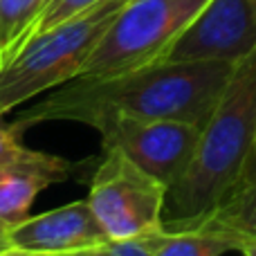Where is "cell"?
Segmentation results:
<instances>
[{"label": "cell", "mask_w": 256, "mask_h": 256, "mask_svg": "<svg viewBox=\"0 0 256 256\" xmlns=\"http://www.w3.org/2000/svg\"><path fill=\"white\" fill-rule=\"evenodd\" d=\"M234 68L225 61H155L106 79H72L16 120L27 128L54 120L94 126L126 115L204 126Z\"/></svg>", "instance_id": "1"}, {"label": "cell", "mask_w": 256, "mask_h": 256, "mask_svg": "<svg viewBox=\"0 0 256 256\" xmlns=\"http://www.w3.org/2000/svg\"><path fill=\"white\" fill-rule=\"evenodd\" d=\"M256 140V52L240 61L204 122L182 176L166 189L164 230L198 225L234 194Z\"/></svg>", "instance_id": "2"}, {"label": "cell", "mask_w": 256, "mask_h": 256, "mask_svg": "<svg viewBox=\"0 0 256 256\" xmlns=\"http://www.w3.org/2000/svg\"><path fill=\"white\" fill-rule=\"evenodd\" d=\"M128 0H104L92 9L36 34L0 66V115L76 79L88 56Z\"/></svg>", "instance_id": "3"}, {"label": "cell", "mask_w": 256, "mask_h": 256, "mask_svg": "<svg viewBox=\"0 0 256 256\" xmlns=\"http://www.w3.org/2000/svg\"><path fill=\"white\" fill-rule=\"evenodd\" d=\"M207 2L209 0H128L76 79H106L160 61Z\"/></svg>", "instance_id": "4"}, {"label": "cell", "mask_w": 256, "mask_h": 256, "mask_svg": "<svg viewBox=\"0 0 256 256\" xmlns=\"http://www.w3.org/2000/svg\"><path fill=\"white\" fill-rule=\"evenodd\" d=\"M86 200L108 240L140 238L164 227L166 184L112 146H104Z\"/></svg>", "instance_id": "5"}, {"label": "cell", "mask_w": 256, "mask_h": 256, "mask_svg": "<svg viewBox=\"0 0 256 256\" xmlns=\"http://www.w3.org/2000/svg\"><path fill=\"white\" fill-rule=\"evenodd\" d=\"M104 146L120 148L128 160L158 178L166 189L182 176L196 150L202 126L171 120H137L112 115L92 126Z\"/></svg>", "instance_id": "6"}, {"label": "cell", "mask_w": 256, "mask_h": 256, "mask_svg": "<svg viewBox=\"0 0 256 256\" xmlns=\"http://www.w3.org/2000/svg\"><path fill=\"white\" fill-rule=\"evenodd\" d=\"M256 52V0H209L160 61H225Z\"/></svg>", "instance_id": "7"}, {"label": "cell", "mask_w": 256, "mask_h": 256, "mask_svg": "<svg viewBox=\"0 0 256 256\" xmlns=\"http://www.w3.org/2000/svg\"><path fill=\"white\" fill-rule=\"evenodd\" d=\"M4 243L7 248L27 252L72 256L108 243V236L90 209L88 200H76L18 222L16 227L7 230Z\"/></svg>", "instance_id": "8"}, {"label": "cell", "mask_w": 256, "mask_h": 256, "mask_svg": "<svg viewBox=\"0 0 256 256\" xmlns=\"http://www.w3.org/2000/svg\"><path fill=\"white\" fill-rule=\"evenodd\" d=\"M99 158L72 162L43 150H32L20 162L0 166V227L12 230L30 218V207L36 196L50 184L81 178L86 168H92Z\"/></svg>", "instance_id": "9"}, {"label": "cell", "mask_w": 256, "mask_h": 256, "mask_svg": "<svg viewBox=\"0 0 256 256\" xmlns=\"http://www.w3.org/2000/svg\"><path fill=\"white\" fill-rule=\"evenodd\" d=\"M153 256H222L238 252L243 234L198 222L184 230H155L142 236Z\"/></svg>", "instance_id": "10"}, {"label": "cell", "mask_w": 256, "mask_h": 256, "mask_svg": "<svg viewBox=\"0 0 256 256\" xmlns=\"http://www.w3.org/2000/svg\"><path fill=\"white\" fill-rule=\"evenodd\" d=\"M45 0H0V66L32 38Z\"/></svg>", "instance_id": "11"}, {"label": "cell", "mask_w": 256, "mask_h": 256, "mask_svg": "<svg viewBox=\"0 0 256 256\" xmlns=\"http://www.w3.org/2000/svg\"><path fill=\"white\" fill-rule=\"evenodd\" d=\"M200 222L232 230L243 236H256V184L232 194Z\"/></svg>", "instance_id": "12"}, {"label": "cell", "mask_w": 256, "mask_h": 256, "mask_svg": "<svg viewBox=\"0 0 256 256\" xmlns=\"http://www.w3.org/2000/svg\"><path fill=\"white\" fill-rule=\"evenodd\" d=\"M99 2H104V0H45V7L40 12L38 20H36L32 36L43 34V32L52 30V27H56L61 22L70 20V18L92 9Z\"/></svg>", "instance_id": "13"}, {"label": "cell", "mask_w": 256, "mask_h": 256, "mask_svg": "<svg viewBox=\"0 0 256 256\" xmlns=\"http://www.w3.org/2000/svg\"><path fill=\"white\" fill-rule=\"evenodd\" d=\"M30 130L20 120L4 122V115H0V166L20 162L34 148H27L22 135Z\"/></svg>", "instance_id": "14"}, {"label": "cell", "mask_w": 256, "mask_h": 256, "mask_svg": "<svg viewBox=\"0 0 256 256\" xmlns=\"http://www.w3.org/2000/svg\"><path fill=\"white\" fill-rule=\"evenodd\" d=\"M72 256H153V252L140 236V238H128V240H108L104 245L84 250V252H76Z\"/></svg>", "instance_id": "15"}, {"label": "cell", "mask_w": 256, "mask_h": 256, "mask_svg": "<svg viewBox=\"0 0 256 256\" xmlns=\"http://www.w3.org/2000/svg\"><path fill=\"white\" fill-rule=\"evenodd\" d=\"M254 184H256V140H254L252 150H250V158L243 166V173H240V178H238V184H236L234 194L240 189H250V186H254Z\"/></svg>", "instance_id": "16"}, {"label": "cell", "mask_w": 256, "mask_h": 256, "mask_svg": "<svg viewBox=\"0 0 256 256\" xmlns=\"http://www.w3.org/2000/svg\"><path fill=\"white\" fill-rule=\"evenodd\" d=\"M238 252L243 256H256V236H243Z\"/></svg>", "instance_id": "17"}, {"label": "cell", "mask_w": 256, "mask_h": 256, "mask_svg": "<svg viewBox=\"0 0 256 256\" xmlns=\"http://www.w3.org/2000/svg\"><path fill=\"white\" fill-rule=\"evenodd\" d=\"M0 256H58V254H40V252H27V250H18V248H2Z\"/></svg>", "instance_id": "18"}, {"label": "cell", "mask_w": 256, "mask_h": 256, "mask_svg": "<svg viewBox=\"0 0 256 256\" xmlns=\"http://www.w3.org/2000/svg\"><path fill=\"white\" fill-rule=\"evenodd\" d=\"M4 234H7V230H2V227H0V250L7 248V243H4Z\"/></svg>", "instance_id": "19"}]
</instances>
